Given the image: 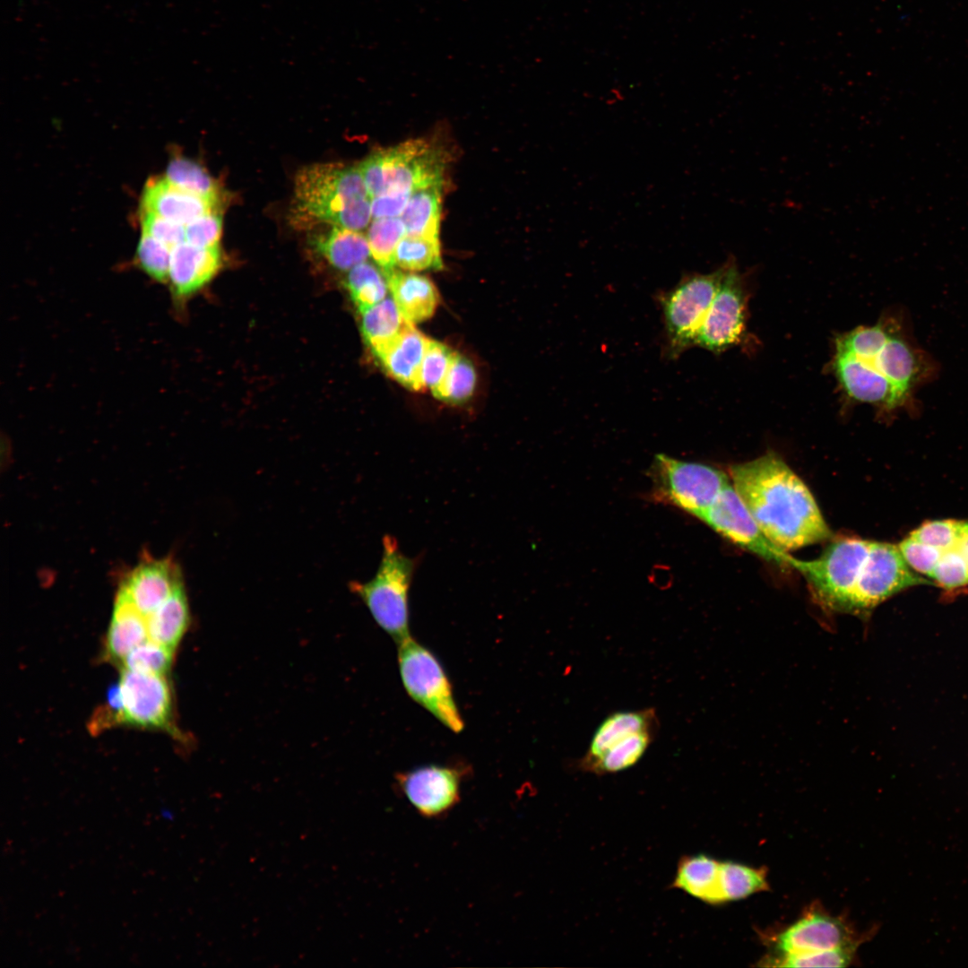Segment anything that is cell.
<instances>
[{"instance_id": "cell-1", "label": "cell", "mask_w": 968, "mask_h": 968, "mask_svg": "<svg viewBox=\"0 0 968 968\" xmlns=\"http://www.w3.org/2000/svg\"><path fill=\"white\" fill-rule=\"evenodd\" d=\"M730 474L762 532L781 549L788 552L833 537L807 485L776 454L734 464Z\"/></svg>"}, {"instance_id": "cell-2", "label": "cell", "mask_w": 968, "mask_h": 968, "mask_svg": "<svg viewBox=\"0 0 968 968\" xmlns=\"http://www.w3.org/2000/svg\"><path fill=\"white\" fill-rule=\"evenodd\" d=\"M370 198L359 165H309L295 177L293 220L360 231L372 219Z\"/></svg>"}, {"instance_id": "cell-3", "label": "cell", "mask_w": 968, "mask_h": 968, "mask_svg": "<svg viewBox=\"0 0 968 968\" xmlns=\"http://www.w3.org/2000/svg\"><path fill=\"white\" fill-rule=\"evenodd\" d=\"M382 557L375 576L366 583L351 582L350 588L365 603L376 624L398 644L409 638L410 590L422 557H409L395 537L382 539Z\"/></svg>"}, {"instance_id": "cell-4", "label": "cell", "mask_w": 968, "mask_h": 968, "mask_svg": "<svg viewBox=\"0 0 968 968\" xmlns=\"http://www.w3.org/2000/svg\"><path fill=\"white\" fill-rule=\"evenodd\" d=\"M446 157L424 139H411L374 151L359 166L370 197L388 190L413 193L444 186Z\"/></svg>"}, {"instance_id": "cell-5", "label": "cell", "mask_w": 968, "mask_h": 968, "mask_svg": "<svg viewBox=\"0 0 968 968\" xmlns=\"http://www.w3.org/2000/svg\"><path fill=\"white\" fill-rule=\"evenodd\" d=\"M870 542L853 537L836 539L815 559L801 560L791 556L788 566L804 577L819 604L833 611L847 613Z\"/></svg>"}, {"instance_id": "cell-6", "label": "cell", "mask_w": 968, "mask_h": 968, "mask_svg": "<svg viewBox=\"0 0 968 968\" xmlns=\"http://www.w3.org/2000/svg\"><path fill=\"white\" fill-rule=\"evenodd\" d=\"M397 645L399 672L408 695L447 729L461 732L464 722L440 661L411 636Z\"/></svg>"}, {"instance_id": "cell-7", "label": "cell", "mask_w": 968, "mask_h": 968, "mask_svg": "<svg viewBox=\"0 0 968 968\" xmlns=\"http://www.w3.org/2000/svg\"><path fill=\"white\" fill-rule=\"evenodd\" d=\"M724 264L706 273L685 275L670 290L658 295L664 323L666 353L677 359L694 345L695 337L719 288Z\"/></svg>"}, {"instance_id": "cell-8", "label": "cell", "mask_w": 968, "mask_h": 968, "mask_svg": "<svg viewBox=\"0 0 968 968\" xmlns=\"http://www.w3.org/2000/svg\"><path fill=\"white\" fill-rule=\"evenodd\" d=\"M653 477L658 498L699 519L730 484L729 477L714 467L665 454L655 457Z\"/></svg>"}, {"instance_id": "cell-9", "label": "cell", "mask_w": 968, "mask_h": 968, "mask_svg": "<svg viewBox=\"0 0 968 968\" xmlns=\"http://www.w3.org/2000/svg\"><path fill=\"white\" fill-rule=\"evenodd\" d=\"M929 583L905 563L897 546L871 541L851 594L847 613L867 614L901 591Z\"/></svg>"}, {"instance_id": "cell-10", "label": "cell", "mask_w": 968, "mask_h": 968, "mask_svg": "<svg viewBox=\"0 0 968 968\" xmlns=\"http://www.w3.org/2000/svg\"><path fill=\"white\" fill-rule=\"evenodd\" d=\"M115 724L171 730L172 696L164 676L122 670Z\"/></svg>"}, {"instance_id": "cell-11", "label": "cell", "mask_w": 968, "mask_h": 968, "mask_svg": "<svg viewBox=\"0 0 968 968\" xmlns=\"http://www.w3.org/2000/svg\"><path fill=\"white\" fill-rule=\"evenodd\" d=\"M701 520L745 550L767 562L788 566L791 556L765 535L732 484L723 488Z\"/></svg>"}, {"instance_id": "cell-12", "label": "cell", "mask_w": 968, "mask_h": 968, "mask_svg": "<svg viewBox=\"0 0 968 968\" xmlns=\"http://www.w3.org/2000/svg\"><path fill=\"white\" fill-rule=\"evenodd\" d=\"M734 259L724 272L710 308L696 332L694 345L719 353L736 344L744 329V296Z\"/></svg>"}, {"instance_id": "cell-13", "label": "cell", "mask_w": 968, "mask_h": 968, "mask_svg": "<svg viewBox=\"0 0 968 968\" xmlns=\"http://www.w3.org/2000/svg\"><path fill=\"white\" fill-rule=\"evenodd\" d=\"M463 774L458 766L430 764L398 774L396 782L417 812L433 818L459 802Z\"/></svg>"}, {"instance_id": "cell-14", "label": "cell", "mask_w": 968, "mask_h": 968, "mask_svg": "<svg viewBox=\"0 0 968 968\" xmlns=\"http://www.w3.org/2000/svg\"><path fill=\"white\" fill-rule=\"evenodd\" d=\"M862 939L844 919L811 907L774 939L778 955L858 948Z\"/></svg>"}, {"instance_id": "cell-15", "label": "cell", "mask_w": 968, "mask_h": 968, "mask_svg": "<svg viewBox=\"0 0 968 968\" xmlns=\"http://www.w3.org/2000/svg\"><path fill=\"white\" fill-rule=\"evenodd\" d=\"M834 369L846 393L856 401L893 409L906 398L870 362L845 350L836 349Z\"/></svg>"}, {"instance_id": "cell-16", "label": "cell", "mask_w": 968, "mask_h": 968, "mask_svg": "<svg viewBox=\"0 0 968 968\" xmlns=\"http://www.w3.org/2000/svg\"><path fill=\"white\" fill-rule=\"evenodd\" d=\"M181 583L179 567L172 559H148L126 575L118 591L146 617L168 599Z\"/></svg>"}, {"instance_id": "cell-17", "label": "cell", "mask_w": 968, "mask_h": 968, "mask_svg": "<svg viewBox=\"0 0 968 968\" xmlns=\"http://www.w3.org/2000/svg\"><path fill=\"white\" fill-rule=\"evenodd\" d=\"M218 202L178 188L163 177L151 179L145 185L141 211L151 212L186 226L206 213L218 211Z\"/></svg>"}, {"instance_id": "cell-18", "label": "cell", "mask_w": 968, "mask_h": 968, "mask_svg": "<svg viewBox=\"0 0 968 968\" xmlns=\"http://www.w3.org/2000/svg\"><path fill=\"white\" fill-rule=\"evenodd\" d=\"M220 266L218 246L201 247L183 242L172 248L169 273L174 298H185L203 288Z\"/></svg>"}, {"instance_id": "cell-19", "label": "cell", "mask_w": 968, "mask_h": 968, "mask_svg": "<svg viewBox=\"0 0 968 968\" xmlns=\"http://www.w3.org/2000/svg\"><path fill=\"white\" fill-rule=\"evenodd\" d=\"M428 341L410 323L392 341L373 353L391 377L411 390L422 391L420 369Z\"/></svg>"}, {"instance_id": "cell-20", "label": "cell", "mask_w": 968, "mask_h": 968, "mask_svg": "<svg viewBox=\"0 0 968 968\" xmlns=\"http://www.w3.org/2000/svg\"><path fill=\"white\" fill-rule=\"evenodd\" d=\"M384 272L393 299L409 322L419 323L428 319L434 314L439 301V295L436 286L428 277L403 272L394 268Z\"/></svg>"}, {"instance_id": "cell-21", "label": "cell", "mask_w": 968, "mask_h": 968, "mask_svg": "<svg viewBox=\"0 0 968 968\" xmlns=\"http://www.w3.org/2000/svg\"><path fill=\"white\" fill-rule=\"evenodd\" d=\"M148 638L146 617L120 591L117 592L107 633V659L121 663L126 655Z\"/></svg>"}, {"instance_id": "cell-22", "label": "cell", "mask_w": 968, "mask_h": 968, "mask_svg": "<svg viewBox=\"0 0 968 968\" xmlns=\"http://www.w3.org/2000/svg\"><path fill=\"white\" fill-rule=\"evenodd\" d=\"M658 726L654 710L616 712L605 718L596 729L587 752L578 767L591 763L623 739L640 731L655 730Z\"/></svg>"}, {"instance_id": "cell-23", "label": "cell", "mask_w": 968, "mask_h": 968, "mask_svg": "<svg viewBox=\"0 0 968 968\" xmlns=\"http://www.w3.org/2000/svg\"><path fill=\"white\" fill-rule=\"evenodd\" d=\"M721 861L704 855L683 856L670 887L711 905L722 904L719 875Z\"/></svg>"}, {"instance_id": "cell-24", "label": "cell", "mask_w": 968, "mask_h": 968, "mask_svg": "<svg viewBox=\"0 0 968 968\" xmlns=\"http://www.w3.org/2000/svg\"><path fill=\"white\" fill-rule=\"evenodd\" d=\"M869 362L906 396L925 372L924 359L918 351L903 339L894 335Z\"/></svg>"}, {"instance_id": "cell-25", "label": "cell", "mask_w": 968, "mask_h": 968, "mask_svg": "<svg viewBox=\"0 0 968 968\" xmlns=\"http://www.w3.org/2000/svg\"><path fill=\"white\" fill-rule=\"evenodd\" d=\"M146 622L148 638L175 651L189 624V609L183 583L146 616Z\"/></svg>"}, {"instance_id": "cell-26", "label": "cell", "mask_w": 968, "mask_h": 968, "mask_svg": "<svg viewBox=\"0 0 968 968\" xmlns=\"http://www.w3.org/2000/svg\"><path fill=\"white\" fill-rule=\"evenodd\" d=\"M316 234L312 240L315 250L333 267L347 271L370 255L367 236L360 231L340 227Z\"/></svg>"}, {"instance_id": "cell-27", "label": "cell", "mask_w": 968, "mask_h": 968, "mask_svg": "<svg viewBox=\"0 0 968 968\" xmlns=\"http://www.w3.org/2000/svg\"><path fill=\"white\" fill-rule=\"evenodd\" d=\"M443 186H433L411 194L400 216L405 235L439 240Z\"/></svg>"}, {"instance_id": "cell-28", "label": "cell", "mask_w": 968, "mask_h": 968, "mask_svg": "<svg viewBox=\"0 0 968 968\" xmlns=\"http://www.w3.org/2000/svg\"><path fill=\"white\" fill-rule=\"evenodd\" d=\"M360 313L361 332L372 352L392 341L411 323L392 298H385Z\"/></svg>"}, {"instance_id": "cell-29", "label": "cell", "mask_w": 968, "mask_h": 968, "mask_svg": "<svg viewBox=\"0 0 968 968\" xmlns=\"http://www.w3.org/2000/svg\"><path fill=\"white\" fill-rule=\"evenodd\" d=\"M655 730L634 733L607 749L601 756L580 768L595 774H614L635 765L653 741Z\"/></svg>"}, {"instance_id": "cell-30", "label": "cell", "mask_w": 968, "mask_h": 968, "mask_svg": "<svg viewBox=\"0 0 968 968\" xmlns=\"http://www.w3.org/2000/svg\"><path fill=\"white\" fill-rule=\"evenodd\" d=\"M719 886L723 903L767 891L770 888L767 869L732 861H721Z\"/></svg>"}, {"instance_id": "cell-31", "label": "cell", "mask_w": 968, "mask_h": 968, "mask_svg": "<svg viewBox=\"0 0 968 968\" xmlns=\"http://www.w3.org/2000/svg\"><path fill=\"white\" fill-rule=\"evenodd\" d=\"M346 287L352 301L362 312L385 298L388 284L384 272L364 262L350 270Z\"/></svg>"}, {"instance_id": "cell-32", "label": "cell", "mask_w": 968, "mask_h": 968, "mask_svg": "<svg viewBox=\"0 0 968 968\" xmlns=\"http://www.w3.org/2000/svg\"><path fill=\"white\" fill-rule=\"evenodd\" d=\"M405 234L400 217L374 219L367 227L370 255L384 272L393 268L396 247Z\"/></svg>"}, {"instance_id": "cell-33", "label": "cell", "mask_w": 968, "mask_h": 968, "mask_svg": "<svg viewBox=\"0 0 968 968\" xmlns=\"http://www.w3.org/2000/svg\"><path fill=\"white\" fill-rule=\"evenodd\" d=\"M165 178L173 186L192 194L220 201V186L197 163L186 158L172 159L166 169Z\"/></svg>"}, {"instance_id": "cell-34", "label": "cell", "mask_w": 968, "mask_h": 968, "mask_svg": "<svg viewBox=\"0 0 968 968\" xmlns=\"http://www.w3.org/2000/svg\"><path fill=\"white\" fill-rule=\"evenodd\" d=\"M394 264L408 271L443 269L439 240L405 235L396 247Z\"/></svg>"}, {"instance_id": "cell-35", "label": "cell", "mask_w": 968, "mask_h": 968, "mask_svg": "<svg viewBox=\"0 0 968 968\" xmlns=\"http://www.w3.org/2000/svg\"><path fill=\"white\" fill-rule=\"evenodd\" d=\"M476 379L472 363L455 353L443 381L432 393L441 401L461 404L472 395Z\"/></svg>"}, {"instance_id": "cell-36", "label": "cell", "mask_w": 968, "mask_h": 968, "mask_svg": "<svg viewBox=\"0 0 968 968\" xmlns=\"http://www.w3.org/2000/svg\"><path fill=\"white\" fill-rule=\"evenodd\" d=\"M857 948L847 947L768 956L765 965L777 967H845L851 964Z\"/></svg>"}, {"instance_id": "cell-37", "label": "cell", "mask_w": 968, "mask_h": 968, "mask_svg": "<svg viewBox=\"0 0 968 968\" xmlns=\"http://www.w3.org/2000/svg\"><path fill=\"white\" fill-rule=\"evenodd\" d=\"M174 651L151 640L135 647L121 662L123 669L164 676L169 670Z\"/></svg>"}, {"instance_id": "cell-38", "label": "cell", "mask_w": 968, "mask_h": 968, "mask_svg": "<svg viewBox=\"0 0 968 968\" xmlns=\"http://www.w3.org/2000/svg\"><path fill=\"white\" fill-rule=\"evenodd\" d=\"M172 248L153 237L142 232L135 259L137 265L151 280L168 283Z\"/></svg>"}, {"instance_id": "cell-39", "label": "cell", "mask_w": 968, "mask_h": 968, "mask_svg": "<svg viewBox=\"0 0 968 968\" xmlns=\"http://www.w3.org/2000/svg\"><path fill=\"white\" fill-rule=\"evenodd\" d=\"M891 333L882 324L857 328L838 338L836 349L845 350L856 358L871 361L883 349Z\"/></svg>"}, {"instance_id": "cell-40", "label": "cell", "mask_w": 968, "mask_h": 968, "mask_svg": "<svg viewBox=\"0 0 968 968\" xmlns=\"http://www.w3.org/2000/svg\"><path fill=\"white\" fill-rule=\"evenodd\" d=\"M968 528V521L953 519L928 521L910 535L942 551L957 548Z\"/></svg>"}, {"instance_id": "cell-41", "label": "cell", "mask_w": 968, "mask_h": 968, "mask_svg": "<svg viewBox=\"0 0 968 968\" xmlns=\"http://www.w3.org/2000/svg\"><path fill=\"white\" fill-rule=\"evenodd\" d=\"M454 354L446 345L429 339L420 369L422 390L433 392L441 384Z\"/></svg>"}, {"instance_id": "cell-42", "label": "cell", "mask_w": 968, "mask_h": 968, "mask_svg": "<svg viewBox=\"0 0 968 968\" xmlns=\"http://www.w3.org/2000/svg\"><path fill=\"white\" fill-rule=\"evenodd\" d=\"M930 578L946 590L968 585V562L956 548L943 551Z\"/></svg>"}, {"instance_id": "cell-43", "label": "cell", "mask_w": 968, "mask_h": 968, "mask_svg": "<svg viewBox=\"0 0 968 968\" xmlns=\"http://www.w3.org/2000/svg\"><path fill=\"white\" fill-rule=\"evenodd\" d=\"M907 566L915 573L931 577L943 553L939 549L909 535L897 546Z\"/></svg>"}, {"instance_id": "cell-44", "label": "cell", "mask_w": 968, "mask_h": 968, "mask_svg": "<svg viewBox=\"0 0 968 968\" xmlns=\"http://www.w3.org/2000/svg\"><path fill=\"white\" fill-rule=\"evenodd\" d=\"M221 229L220 212L206 213L186 225V242L201 247L218 246Z\"/></svg>"}, {"instance_id": "cell-45", "label": "cell", "mask_w": 968, "mask_h": 968, "mask_svg": "<svg viewBox=\"0 0 968 968\" xmlns=\"http://www.w3.org/2000/svg\"><path fill=\"white\" fill-rule=\"evenodd\" d=\"M142 232L146 233L171 248L186 242V226L151 212H141Z\"/></svg>"}, {"instance_id": "cell-46", "label": "cell", "mask_w": 968, "mask_h": 968, "mask_svg": "<svg viewBox=\"0 0 968 968\" xmlns=\"http://www.w3.org/2000/svg\"><path fill=\"white\" fill-rule=\"evenodd\" d=\"M412 193L388 190L371 199L372 219L400 217Z\"/></svg>"}, {"instance_id": "cell-47", "label": "cell", "mask_w": 968, "mask_h": 968, "mask_svg": "<svg viewBox=\"0 0 968 968\" xmlns=\"http://www.w3.org/2000/svg\"><path fill=\"white\" fill-rule=\"evenodd\" d=\"M956 549L961 552V554L968 562V528L964 538L961 540Z\"/></svg>"}]
</instances>
